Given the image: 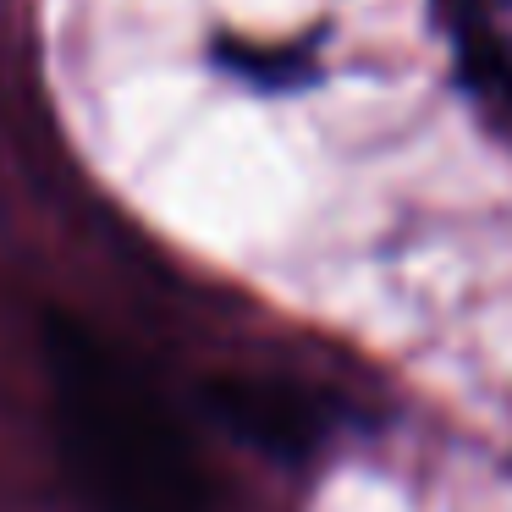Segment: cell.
Segmentation results:
<instances>
[{
	"instance_id": "1",
	"label": "cell",
	"mask_w": 512,
	"mask_h": 512,
	"mask_svg": "<svg viewBox=\"0 0 512 512\" xmlns=\"http://www.w3.org/2000/svg\"><path fill=\"white\" fill-rule=\"evenodd\" d=\"M56 430L100 512H215L166 402L83 325L45 320Z\"/></svg>"
},
{
	"instance_id": "2",
	"label": "cell",
	"mask_w": 512,
	"mask_h": 512,
	"mask_svg": "<svg viewBox=\"0 0 512 512\" xmlns=\"http://www.w3.org/2000/svg\"><path fill=\"white\" fill-rule=\"evenodd\" d=\"M204 408L221 430H232L237 441L259 446L265 457L298 463L331 430V408L314 391L292 386V380L270 375H215L204 380Z\"/></svg>"
},
{
	"instance_id": "3",
	"label": "cell",
	"mask_w": 512,
	"mask_h": 512,
	"mask_svg": "<svg viewBox=\"0 0 512 512\" xmlns=\"http://www.w3.org/2000/svg\"><path fill=\"white\" fill-rule=\"evenodd\" d=\"M463 72H468L474 89L512 100V39L490 34L485 23L468 17V28H463Z\"/></svg>"
}]
</instances>
